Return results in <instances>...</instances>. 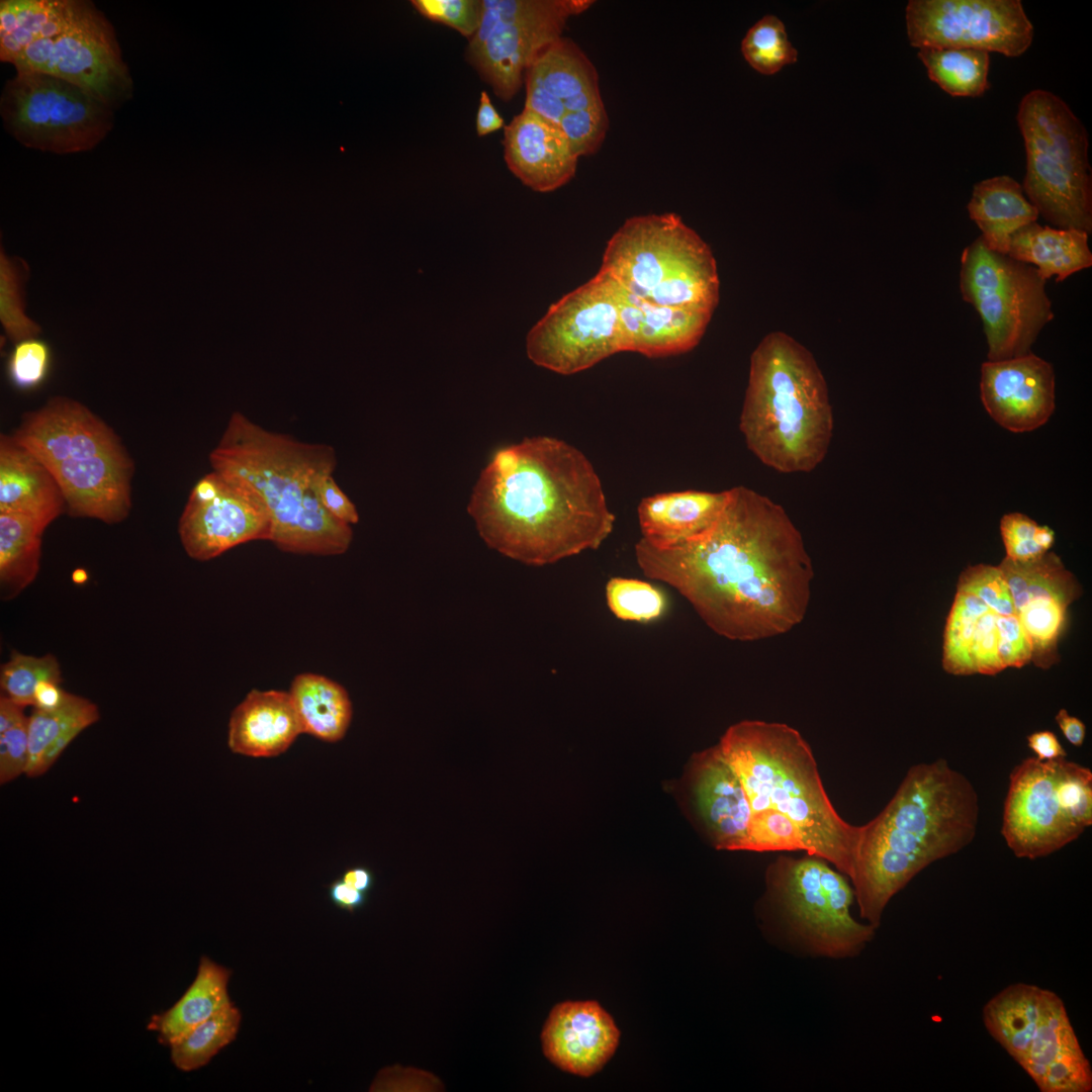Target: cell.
I'll list each match as a JSON object with an SVG mask.
<instances>
[{"label":"cell","mask_w":1092,"mask_h":1092,"mask_svg":"<svg viewBox=\"0 0 1092 1092\" xmlns=\"http://www.w3.org/2000/svg\"><path fill=\"white\" fill-rule=\"evenodd\" d=\"M729 490L714 528L671 549L639 539L635 558L649 578L676 589L706 625L730 640L790 631L805 617L813 568L784 508L743 485Z\"/></svg>","instance_id":"1"},{"label":"cell","mask_w":1092,"mask_h":1092,"mask_svg":"<svg viewBox=\"0 0 1092 1092\" xmlns=\"http://www.w3.org/2000/svg\"><path fill=\"white\" fill-rule=\"evenodd\" d=\"M467 511L488 547L534 566L598 549L616 521L588 458L548 436L496 450Z\"/></svg>","instance_id":"2"},{"label":"cell","mask_w":1092,"mask_h":1092,"mask_svg":"<svg viewBox=\"0 0 1092 1092\" xmlns=\"http://www.w3.org/2000/svg\"><path fill=\"white\" fill-rule=\"evenodd\" d=\"M978 821V794L964 774L943 758L911 766L886 807L858 826L849 878L860 916L878 928L891 899L969 845Z\"/></svg>","instance_id":"3"},{"label":"cell","mask_w":1092,"mask_h":1092,"mask_svg":"<svg viewBox=\"0 0 1092 1092\" xmlns=\"http://www.w3.org/2000/svg\"><path fill=\"white\" fill-rule=\"evenodd\" d=\"M209 462L213 471L244 482L261 497L272 522L270 541L278 549L322 556L349 549L351 526L327 512L312 488L318 472L337 466L332 446L268 431L235 412Z\"/></svg>","instance_id":"4"},{"label":"cell","mask_w":1092,"mask_h":1092,"mask_svg":"<svg viewBox=\"0 0 1092 1092\" xmlns=\"http://www.w3.org/2000/svg\"><path fill=\"white\" fill-rule=\"evenodd\" d=\"M825 378L811 352L784 332L767 334L751 354L739 420L747 448L782 473L810 472L833 435Z\"/></svg>","instance_id":"5"},{"label":"cell","mask_w":1092,"mask_h":1092,"mask_svg":"<svg viewBox=\"0 0 1092 1092\" xmlns=\"http://www.w3.org/2000/svg\"><path fill=\"white\" fill-rule=\"evenodd\" d=\"M738 776L751 813H783L800 829L809 855L850 876L858 826L845 822L824 790L809 744L784 723L744 720L717 744Z\"/></svg>","instance_id":"6"},{"label":"cell","mask_w":1092,"mask_h":1092,"mask_svg":"<svg viewBox=\"0 0 1092 1092\" xmlns=\"http://www.w3.org/2000/svg\"><path fill=\"white\" fill-rule=\"evenodd\" d=\"M0 60L70 81L113 110L133 80L111 22L87 0H2Z\"/></svg>","instance_id":"7"},{"label":"cell","mask_w":1092,"mask_h":1092,"mask_svg":"<svg viewBox=\"0 0 1092 1092\" xmlns=\"http://www.w3.org/2000/svg\"><path fill=\"white\" fill-rule=\"evenodd\" d=\"M599 271L653 304L714 311L719 301L712 250L675 213L626 219L608 241Z\"/></svg>","instance_id":"8"},{"label":"cell","mask_w":1092,"mask_h":1092,"mask_svg":"<svg viewBox=\"0 0 1092 1092\" xmlns=\"http://www.w3.org/2000/svg\"><path fill=\"white\" fill-rule=\"evenodd\" d=\"M1016 121L1026 153L1022 189L1038 214L1059 229L1092 231L1088 133L1068 104L1035 89L1023 96Z\"/></svg>","instance_id":"9"},{"label":"cell","mask_w":1092,"mask_h":1092,"mask_svg":"<svg viewBox=\"0 0 1092 1092\" xmlns=\"http://www.w3.org/2000/svg\"><path fill=\"white\" fill-rule=\"evenodd\" d=\"M990 1035L1041 1092H1090L1092 1069L1063 1000L1036 985L1016 983L983 1008Z\"/></svg>","instance_id":"10"},{"label":"cell","mask_w":1092,"mask_h":1092,"mask_svg":"<svg viewBox=\"0 0 1092 1092\" xmlns=\"http://www.w3.org/2000/svg\"><path fill=\"white\" fill-rule=\"evenodd\" d=\"M1092 825V771L1034 756L1015 765L1003 805L1001 834L1015 856L1036 859L1073 842Z\"/></svg>","instance_id":"11"},{"label":"cell","mask_w":1092,"mask_h":1092,"mask_svg":"<svg viewBox=\"0 0 1092 1092\" xmlns=\"http://www.w3.org/2000/svg\"><path fill=\"white\" fill-rule=\"evenodd\" d=\"M1045 282L1033 266L990 250L980 237L964 249L960 290L981 317L989 361L1030 353L1054 318Z\"/></svg>","instance_id":"12"},{"label":"cell","mask_w":1092,"mask_h":1092,"mask_svg":"<svg viewBox=\"0 0 1092 1092\" xmlns=\"http://www.w3.org/2000/svg\"><path fill=\"white\" fill-rule=\"evenodd\" d=\"M113 112L82 87L35 71L16 72L0 97L3 126L11 136L59 155L94 149L112 129Z\"/></svg>","instance_id":"13"},{"label":"cell","mask_w":1092,"mask_h":1092,"mask_svg":"<svg viewBox=\"0 0 1092 1092\" xmlns=\"http://www.w3.org/2000/svg\"><path fill=\"white\" fill-rule=\"evenodd\" d=\"M479 28L469 39L467 62L504 101L521 89L526 70L562 36L569 18L592 0H482Z\"/></svg>","instance_id":"14"},{"label":"cell","mask_w":1092,"mask_h":1092,"mask_svg":"<svg viewBox=\"0 0 1092 1092\" xmlns=\"http://www.w3.org/2000/svg\"><path fill=\"white\" fill-rule=\"evenodd\" d=\"M769 886L789 928L817 954L854 957L876 934V927L851 916L853 889L820 857L778 862Z\"/></svg>","instance_id":"15"},{"label":"cell","mask_w":1092,"mask_h":1092,"mask_svg":"<svg viewBox=\"0 0 1092 1092\" xmlns=\"http://www.w3.org/2000/svg\"><path fill=\"white\" fill-rule=\"evenodd\" d=\"M526 352L534 364L562 375L586 370L623 352L614 281L599 271L553 303L528 333Z\"/></svg>","instance_id":"16"},{"label":"cell","mask_w":1092,"mask_h":1092,"mask_svg":"<svg viewBox=\"0 0 1092 1092\" xmlns=\"http://www.w3.org/2000/svg\"><path fill=\"white\" fill-rule=\"evenodd\" d=\"M909 42L917 49H972L1018 57L1033 38L1019 0H911Z\"/></svg>","instance_id":"17"},{"label":"cell","mask_w":1092,"mask_h":1092,"mask_svg":"<svg viewBox=\"0 0 1092 1092\" xmlns=\"http://www.w3.org/2000/svg\"><path fill=\"white\" fill-rule=\"evenodd\" d=\"M178 533L187 555L206 561L244 543L270 541L272 522L249 485L212 470L191 489Z\"/></svg>","instance_id":"18"},{"label":"cell","mask_w":1092,"mask_h":1092,"mask_svg":"<svg viewBox=\"0 0 1092 1092\" xmlns=\"http://www.w3.org/2000/svg\"><path fill=\"white\" fill-rule=\"evenodd\" d=\"M1009 587L1015 615L1032 649L1031 661L1042 668L1058 660V642L1070 604L1081 587L1060 557L1046 552L1031 561L1004 558L998 565Z\"/></svg>","instance_id":"19"},{"label":"cell","mask_w":1092,"mask_h":1092,"mask_svg":"<svg viewBox=\"0 0 1092 1092\" xmlns=\"http://www.w3.org/2000/svg\"><path fill=\"white\" fill-rule=\"evenodd\" d=\"M980 392L985 410L999 426L1013 433L1031 432L1055 411V371L1031 352L988 360L981 367Z\"/></svg>","instance_id":"20"},{"label":"cell","mask_w":1092,"mask_h":1092,"mask_svg":"<svg viewBox=\"0 0 1092 1092\" xmlns=\"http://www.w3.org/2000/svg\"><path fill=\"white\" fill-rule=\"evenodd\" d=\"M685 783L689 800L713 845L744 850L751 816L749 801L717 744L692 757Z\"/></svg>","instance_id":"21"},{"label":"cell","mask_w":1092,"mask_h":1092,"mask_svg":"<svg viewBox=\"0 0 1092 1092\" xmlns=\"http://www.w3.org/2000/svg\"><path fill=\"white\" fill-rule=\"evenodd\" d=\"M620 1030L596 1001H566L550 1012L541 1034L546 1058L582 1077L599 1072L613 1057Z\"/></svg>","instance_id":"22"},{"label":"cell","mask_w":1092,"mask_h":1092,"mask_svg":"<svg viewBox=\"0 0 1092 1092\" xmlns=\"http://www.w3.org/2000/svg\"><path fill=\"white\" fill-rule=\"evenodd\" d=\"M74 518H90L105 524L125 520L131 509L130 480L134 465L126 450L82 462L49 467Z\"/></svg>","instance_id":"23"},{"label":"cell","mask_w":1092,"mask_h":1092,"mask_svg":"<svg viewBox=\"0 0 1092 1092\" xmlns=\"http://www.w3.org/2000/svg\"><path fill=\"white\" fill-rule=\"evenodd\" d=\"M504 154L510 171L537 192L568 183L578 161L558 124L526 109L505 126Z\"/></svg>","instance_id":"24"},{"label":"cell","mask_w":1092,"mask_h":1092,"mask_svg":"<svg viewBox=\"0 0 1092 1092\" xmlns=\"http://www.w3.org/2000/svg\"><path fill=\"white\" fill-rule=\"evenodd\" d=\"M614 283L619 297L623 352L656 358L682 354L699 344L714 311L653 304Z\"/></svg>","instance_id":"25"},{"label":"cell","mask_w":1092,"mask_h":1092,"mask_svg":"<svg viewBox=\"0 0 1092 1092\" xmlns=\"http://www.w3.org/2000/svg\"><path fill=\"white\" fill-rule=\"evenodd\" d=\"M729 490L656 493L637 509L641 538L657 549L691 543L711 531L728 503Z\"/></svg>","instance_id":"26"},{"label":"cell","mask_w":1092,"mask_h":1092,"mask_svg":"<svg viewBox=\"0 0 1092 1092\" xmlns=\"http://www.w3.org/2000/svg\"><path fill=\"white\" fill-rule=\"evenodd\" d=\"M524 83L526 95L542 99L565 113L603 102L595 65L565 36L538 55L526 70Z\"/></svg>","instance_id":"27"},{"label":"cell","mask_w":1092,"mask_h":1092,"mask_svg":"<svg viewBox=\"0 0 1092 1092\" xmlns=\"http://www.w3.org/2000/svg\"><path fill=\"white\" fill-rule=\"evenodd\" d=\"M301 733L289 692L252 690L232 712L228 744L238 754L272 757L286 751Z\"/></svg>","instance_id":"28"},{"label":"cell","mask_w":1092,"mask_h":1092,"mask_svg":"<svg viewBox=\"0 0 1092 1092\" xmlns=\"http://www.w3.org/2000/svg\"><path fill=\"white\" fill-rule=\"evenodd\" d=\"M66 510L55 476L11 436L0 437V514L32 520L44 531Z\"/></svg>","instance_id":"29"},{"label":"cell","mask_w":1092,"mask_h":1092,"mask_svg":"<svg viewBox=\"0 0 1092 1092\" xmlns=\"http://www.w3.org/2000/svg\"><path fill=\"white\" fill-rule=\"evenodd\" d=\"M980 229L981 239L992 251L1007 255L1012 237L1035 222L1038 211L1025 197L1022 186L1007 175L980 181L967 205Z\"/></svg>","instance_id":"30"},{"label":"cell","mask_w":1092,"mask_h":1092,"mask_svg":"<svg viewBox=\"0 0 1092 1092\" xmlns=\"http://www.w3.org/2000/svg\"><path fill=\"white\" fill-rule=\"evenodd\" d=\"M232 971L210 958L199 960L195 979L167 1010L151 1016L147 1029L169 1046L193 1027L233 1005L229 994Z\"/></svg>","instance_id":"31"},{"label":"cell","mask_w":1092,"mask_h":1092,"mask_svg":"<svg viewBox=\"0 0 1092 1092\" xmlns=\"http://www.w3.org/2000/svg\"><path fill=\"white\" fill-rule=\"evenodd\" d=\"M1007 255L1033 266L1038 274L1057 282L1092 265L1088 234L1032 222L1014 234Z\"/></svg>","instance_id":"32"},{"label":"cell","mask_w":1092,"mask_h":1092,"mask_svg":"<svg viewBox=\"0 0 1092 1092\" xmlns=\"http://www.w3.org/2000/svg\"><path fill=\"white\" fill-rule=\"evenodd\" d=\"M100 718L99 709L87 698L66 694L56 709L34 708L28 716V763L25 775H44L69 744Z\"/></svg>","instance_id":"33"},{"label":"cell","mask_w":1092,"mask_h":1092,"mask_svg":"<svg viewBox=\"0 0 1092 1092\" xmlns=\"http://www.w3.org/2000/svg\"><path fill=\"white\" fill-rule=\"evenodd\" d=\"M289 694L303 733L327 742H337L345 736L353 710L343 686L324 675L305 672L293 678Z\"/></svg>","instance_id":"34"},{"label":"cell","mask_w":1092,"mask_h":1092,"mask_svg":"<svg viewBox=\"0 0 1092 1092\" xmlns=\"http://www.w3.org/2000/svg\"><path fill=\"white\" fill-rule=\"evenodd\" d=\"M44 530L32 520L0 514V586L2 600H10L37 576Z\"/></svg>","instance_id":"35"},{"label":"cell","mask_w":1092,"mask_h":1092,"mask_svg":"<svg viewBox=\"0 0 1092 1092\" xmlns=\"http://www.w3.org/2000/svg\"><path fill=\"white\" fill-rule=\"evenodd\" d=\"M929 79L954 97H978L989 89L990 55L972 49H918Z\"/></svg>","instance_id":"36"},{"label":"cell","mask_w":1092,"mask_h":1092,"mask_svg":"<svg viewBox=\"0 0 1092 1092\" xmlns=\"http://www.w3.org/2000/svg\"><path fill=\"white\" fill-rule=\"evenodd\" d=\"M241 1021V1011L233 1004L199 1023L169 1045L173 1065L182 1072L207 1065L235 1040Z\"/></svg>","instance_id":"37"},{"label":"cell","mask_w":1092,"mask_h":1092,"mask_svg":"<svg viewBox=\"0 0 1092 1092\" xmlns=\"http://www.w3.org/2000/svg\"><path fill=\"white\" fill-rule=\"evenodd\" d=\"M986 606L973 595L957 590L944 635L942 666L956 675L976 673L973 647L977 621Z\"/></svg>","instance_id":"38"},{"label":"cell","mask_w":1092,"mask_h":1092,"mask_svg":"<svg viewBox=\"0 0 1092 1092\" xmlns=\"http://www.w3.org/2000/svg\"><path fill=\"white\" fill-rule=\"evenodd\" d=\"M746 62L762 75H774L797 61V50L788 38L784 23L767 14L749 28L741 41Z\"/></svg>","instance_id":"39"},{"label":"cell","mask_w":1092,"mask_h":1092,"mask_svg":"<svg viewBox=\"0 0 1092 1092\" xmlns=\"http://www.w3.org/2000/svg\"><path fill=\"white\" fill-rule=\"evenodd\" d=\"M28 275L26 263L17 257L0 256V321L6 337L13 341L36 337L40 327L24 311L23 284Z\"/></svg>","instance_id":"40"},{"label":"cell","mask_w":1092,"mask_h":1092,"mask_svg":"<svg viewBox=\"0 0 1092 1092\" xmlns=\"http://www.w3.org/2000/svg\"><path fill=\"white\" fill-rule=\"evenodd\" d=\"M43 679L63 681L62 668L54 654L34 656L13 650L1 665L2 695L24 708L33 706L34 689Z\"/></svg>","instance_id":"41"},{"label":"cell","mask_w":1092,"mask_h":1092,"mask_svg":"<svg viewBox=\"0 0 1092 1092\" xmlns=\"http://www.w3.org/2000/svg\"><path fill=\"white\" fill-rule=\"evenodd\" d=\"M28 763V716L24 707L0 697V783L25 775Z\"/></svg>","instance_id":"42"},{"label":"cell","mask_w":1092,"mask_h":1092,"mask_svg":"<svg viewBox=\"0 0 1092 1092\" xmlns=\"http://www.w3.org/2000/svg\"><path fill=\"white\" fill-rule=\"evenodd\" d=\"M606 597L612 613L624 621H652L665 609L662 593L649 582L635 578H611L606 585Z\"/></svg>","instance_id":"43"},{"label":"cell","mask_w":1092,"mask_h":1092,"mask_svg":"<svg viewBox=\"0 0 1092 1092\" xmlns=\"http://www.w3.org/2000/svg\"><path fill=\"white\" fill-rule=\"evenodd\" d=\"M744 850L806 851V843L799 827L790 818L764 809L751 813Z\"/></svg>","instance_id":"44"},{"label":"cell","mask_w":1092,"mask_h":1092,"mask_svg":"<svg viewBox=\"0 0 1092 1092\" xmlns=\"http://www.w3.org/2000/svg\"><path fill=\"white\" fill-rule=\"evenodd\" d=\"M1000 533L1006 557L1013 561L1037 559L1049 552L1055 542V533L1050 527L1039 526L1021 513L1003 516Z\"/></svg>","instance_id":"45"},{"label":"cell","mask_w":1092,"mask_h":1092,"mask_svg":"<svg viewBox=\"0 0 1092 1092\" xmlns=\"http://www.w3.org/2000/svg\"><path fill=\"white\" fill-rule=\"evenodd\" d=\"M52 349L42 339L16 342L7 360V375L16 388L32 390L47 379L52 365Z\"/></svg>","instance_id":"46"},{"label":"cell","mask_w":1092,"mask_h":1092,"mask_svg":"<svg viewBox=\"0 0 1092 1092\" xmlns=\"http://www.w3.org/2000/svg\"><path fill=\"white\" fill-rule=\"evenodd\" d=\"M558 125L579 159L600 150L609 129V116L602 102L588 108L566 112Z\"/></svg>","instance_id":"47"},{"label":"cell","mask_w":1092,"mask_h":1092,"mask_svg":"<svg viewBox=\"0 0 1092 1092\" xmlns=\"http://www.w3.org/2000/svg\"><path fill=\"white\" fill-rule=\"evenodd\" d=\"M958 590L975 596L999 615H1015L1009 587L998 566L967 567L959 577Z\"/></svg>","instance_id":"48"},{"label":"cell","mask_w":1092,"mask_h":1092,"mask_svg":"<svg viewBox=\"0 0 1092 1092\" xmlns=\"http://www.w3.org/2000/svg\"><path fill=\"white\" fill-rule=\"evenodd\" d=\"M413 6L426 18L445 24L467 38L479 28L482 0H413Z\"/></svg>","instance_id":"49"},{"label":"cell","mask_w":1092,"mask_h":1092,"mask_svg":"<svg viewBox=\"0 0 1092 1092\" xmlns=\"http://www.w3.org/2000/svg\"><path fill=\"white\" fill-rule=\"evenodd\" d=\"M997 613L986 607L980 614L974 639L973 661L976 672L996 674L1003 668L999 657Z\"/></svg>","instance_id":"50"},{"label":"cell","mask_w":1092,"mask_h":1092,"mask_svg":"<svg viewBox=\"0 0 1092 1092\" xmlns=\"http://www.w3.org/2000/svg\"><path fill=\"white\" fill-rule=\"evenodd\" d=\"M999 657L1003 668L1021 667L1031 661V644L1016 615H997Z\"/></svg>","instance_id":"51"},{"label":"cell","mask_w":1092,"mask_h":1092,"mask_svg":"<svg viewBox=\"0 0 1092 1092\" xmlns=\"http://www.w3.org/2000/svg\"><path fill=\"white\" fill-rule=\"evenodd\" d=\"M333 472L334 470H323L315 475L312 483L315 496L323 508L336 519L350 526L357 524L358 511L335 481Z\"/></svg>","instance_id":"52"},{"label":"cell","mask_w":1092,"mask_h":1092,"mask_svg":"<svg viewBox=\"0 0 1092 1092\" xmlns=\"http://www.w3.org/2000/svg\"><path fill=\"white\" fill-rule=\"evenodd\" d=\"M1027 744L1038 760L1066 758L1067 752L1058 737L1050 730L1036 731L1027 736Z\"/></svg>","instance_id":"53"},{"label":"cell","mask_w":1092,"mask_h":1092,"mask_svg":"<svg viewBox=\"0 0 1092 1092\" xmlns=\"http://www.w3.org/2000/svg\"><path fill=\"white\" fill-rule=\"evenodd\" d=\"M329 899L337 908L353 913L366 904L367 894L337 879L329 886Z\"/></svg>","instance_id":"54"},{"label":"cell","mask_w":1092,"mask_h":1092,"mask_svg":"<svg viewBox=\"0 0 1092 1092\" xmlns=\"http://www.w3.org/2000/svg\"><path fill=\"white\" fill-rule=\"evenodd\" d=\"M475 125L479 136L487 135L505 126L504 118L499 115L485 91L480 94Z\"/></svg>","instance_id":"55"},{"label":"cell","mask_w":1092,"mask_h":1092,"mask_svg":"<svg viewBox=\"0 0 1092 1092\" xmlns=\"http://www.w3.org/2000/svg\"><path fill=\"white\" fill-rule=\"evenodd\" d=\"M66 694L61 684L49 679L40 680L34 689L33 707L44 711L54 710L64 702Z\"/></svg>","instance_id":"56"},{"label":"cell","mask_w":1092,"mask_h":1092,"mask_svg":"<svg viewBox=\"0 0 1092 1092\" xmlns=\"http://www.w3.org/2000/svg\"><path fill=\"white\" fill-rule=\"evenodd\" d=\"M1065 738L1074 746L1081 747L1086 737V726L1082 720L1061 709L1055 717Z\"/></svg>","instance_id":"57"},{"label":"cell","mask_w":1092,"mask_h":1092,"mask_svg":"<svg viewBox=\"0 0 1092 1092\" xmlns=\"http://www.w3.org/2000/svg\"><path fill=\"white\" fill-rule=\"evenodd\" d=\"M341 879L354 889L368 894L375 883L373 872L364 866H357L346 870Z\"/></svg>","instance_id":"58"},{"label":"cell","mask_w":1092,"mask_h":1092,"mask_svg":"<svg viewBox=\"0 0 1092 1092\" xmlns=\"http://www.w3.org/2000/svg\"><path fill=\"white\" fill-rule=\"evenodd\" d=\"M87 578H88V574H87L86 570H84L82 568H77L72 573V579L77 584L84 583L87 580Z\"/></svg>","instance_id":"59"}]
</instances>
